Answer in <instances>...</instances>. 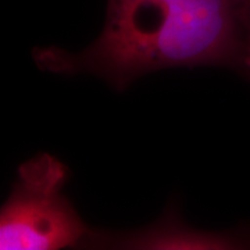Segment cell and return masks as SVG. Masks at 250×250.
Listing matches in <instances>:
<instances>
[{"label": "cell", "mask_w": 250, "mask_h": 250, "mask_svg": "<svg viewBox=\"0 0 250 250\" xmlns=\"http://www.w3.org/2000/svg\"><path fill=\"white\" fill-rule=\"evenodd\" d=\"M86 245L117 249H243L250 248L249 233L205 232L178 218L177 210H166L160 221L125 233L93 231Z\"/></svg>", "instance_id": "3957f363"}, {"label": "cell", "mask_w": 250, "mask_h": 250, "mask_svg": "<svg viewBox=\"0 0 250 250\" xmlns=\"http://www.w3.org/2000/svg\"><path fill=\"white\" fill-rule=\"evenodd\" d=\"M32 56L43 71L92 75L118 92L168 68L220 67L250 82V0H107L95 42Z\"/></svg>", "instance_id": "6da1fadb"}, {"label": "cell", "mask_w": 250, "mask_h": 250, "mask_svg": "<svg viewBox=\"0 0 250 250\" xmlns=\"http://www.w3.org/2000/svg\"><path fill=\"white\" fill-rule=\"evenodd\" d=\"M68 167L41 153L22 163L0 213L1 250H59L86 245L90 229L64 195Z\"/></svg>", "instance_id": "7a4b0ae2"}]
</instances>
